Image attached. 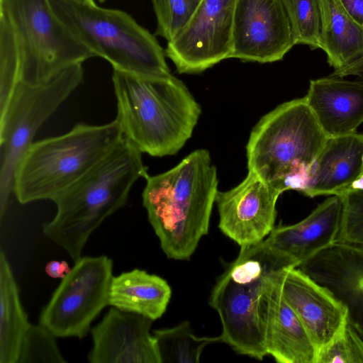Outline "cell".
<instances>
[{
  "label": "cell",
  "mask_w": 363,
  "mask_h": 363,
  "mask_svg": "<svg viewBox=\"0 0 363 363\" xmlns=\"http://www.w3.org/2000/svg\"><path fill=\"white\" fill-rule=\"evenodd\" d=\"M294 45L284 0H235L230 58L274 62Z\"/></svg>",
  "instance_id": "7c38bea8"
},
{
  "label": "cell",
  "mask_w": 363,
  "mask_h": 363,
  "mask_svg": "<svg viewBox=\"0 0 363 363\" xmlns=\"http://www.w3.org/2000/svg\"><path fill=\"white\" fill-rule=\"evenodd\" d=\"M140 152L124 137L90 172L53 201L57 212L43 233L74 261L91 234L123 207L135 182L147 176Z\"/></svg>",
  "instance_id": "3957f363"
},
{
  "label": "cell",
  "mask_w": 363,
  "mask_h": 363,
  "mask_svg": "<svg viewBox=\"0 0 363 363\" xmlns=\"http://www.w3.org/2000/svg\"><path fill=\"white\" fill-rule=\"evenodd\" d=\"M342 208V198L331 195L302 220L274 228L264 240L293 259L298 267L335 242Z\"/></svg>",
  "instance_id": "ffe728a7"
},
{
  "label": "cell",
  "mask_w": 363,
  "mask_h": 363,
  "mask_svg": "<svg viewBox=\"0 0 363 363\" xmlns=\"http://www.w3.org/2000/svg\"><path fill=\"white\" fill-rule=\"evenodd\" d=\"M20 82V58L16 38L6 18L0 13V109Z\"/></svg>",
  "instance_id": "484cf974"
},
{
  "label": "cell",
  "mask_w": 363,
  "mask_h": 363,
  "mask_svg": "<svg viewBox=\"0 0 363 363\" xmlns=\"http://www.w3.org/2000/svg\"><path fill=\"white\" fill-rule=\"evenodd\" d=\"M298 268L342 303L348 322L363 337V249L335 242Z\"/></svg>",
  "instance_id": "2e32d148"
},
{
  "label": "cell",
  "mask_w": 363,
  "mask_h": 363,
  "mask_svg": "<svg viewBox=\"0 0 363 363\" xmlns=\"http://www.w3.org/2000/svg\"><path fill=\"white\" fill-rule=\"evenodd\" d=\"M279 279L285 300L300 319L318 351L347 321L345 306L329 289L298 267L281 269Z\"/></svg>",
  "instance_id": "9a60e30c"
},
{
  "label": "cell",
  "mask_w": 363,
  "mask_h": 363,
  "mask_svg": "<svg viewBox=\"0 0 363 363\" xmlns=\"http://www.w3.org/2000/svg\"><path fill=\"white\" fill-rule=\"evenodd\" d=\"M328 138L357 132L363 123V82L336 77L311 80L304 96Z\"/></svg>",
  "instance_id": "d6986e66"
},
{
  "label": "cell",
  "mask_w": 363,
  "mask_h": 363,
  "mask_svg": "<svg viewBox=\"0 0 363 363\" xmlns=\"http://www.w3.org/2000/svg\"><path fill=\"white\" fill-rule=\"evenodd\" d=\"M116 120L142 153L175 155L191 137L201 108L174 76L145 77L113 69Z\"/></svg>",
  "instance_id": "7a4b0ae2"
},
{
  "label": "cell",
  "mask_w": 363,
  "mask_h": 363,
  "mask_svg": "<svg viewBox=\"0 0 363 363\" xmlns=\"http://www.w3.org/2000/svg\"><path fill=\"white\" fill-rule=\"evenodd\" d=\"M330 76L340 78L356 76L363 82V56L348 66L340 70L334 71Z\"/></svg>",
  "instance_id": "4dcf8cb0"
},
{
  "label": "cell",
  "mask_w": 363,
  "mask_h": 363,
  "mask_svg": "<svg viewBox=\"0 0 363 363\" xmlns=\"http://www.w3.org/2000/svg\"><path fill=\"white\" fill-rule=\"evenodd\" d=\"M100 2H104L106 0H99Z\"/></svg>",
  "instance_id": "836d02e7"
},
{
  "label": "cell",
  "mask_w": 363,
  "mask_h": 363,
  "mask_svg": "<svg viewBox=\"0 0 363 363\" xmlns=\"http://www.w3.org/2000/svg\"><path fill=\"white\" fill-rule=\"evenodd\" d=\"M66 261L52 260L45 267V272L52 278L63 279L71 270Z\"/></svg>",
  "instance_id": "d6a6232c"
},
{
  "label": "cell",
  "mask_w": 363,
  "mask_h": 363,
  "mask_svg": "<svg viewBox=\"0 0 363 363\" xmlns=\"http://www.w3.org/2000/svg\"><path fill=\"white\" fill-rule=\"evenodd\" d=\"M13 32L20 82H48L64 69L96 57L57 16L48 0H0Z\"/></svg>",
  "instance_id": "ba28073f"
},
{
  "label": "cell",
  "mask_w": 363,
  "mask_h": 363,
  "mask_svg": "<svg viewBox=\"0 0 363 363\" xmlns=\"http://www.w3.org/2000/svg\"><path fill=\"white\" fill-rule=\"evenodd\" d=\"M315 363H363V337L347 320L317 351Z\"/></svg>",
  "instance_id": "4316f807"
},
{
  "label": "cell",
  "mask_w": 363,
  "mask_h": 363,
  "mask_svg": "<svg viewBox=\"0 0 363 363\" xmlns=\"http://www.w3.org/2000/svg\"><path fill=\"white\" fill-rule=\"evenodd\" d=\"M281 194L248 171L238 186L218 191L219 229L240 247L262 242L275 228L276 204Z\"/></svg>",
  "instance_id": "4fadbf2b"
},
{
  "label": "cell",
  "mask_w": 363,
  "mask_h": 363,
  "mask_svg": "<svg viewBox=\"0 0 363 363\" xmlns=\"http://www.w3.org/2000/svg\"><path fill=\"white\" fill-rule=\"evenodd\" d=\"M235 0H201L165 55L182 74L200 73L230 58Z\"/></svg>",
  "instance_id": "8fae6325"
},
{
  "label": "cell",
  "mask_w": 363,
  "mask_h": 363,
  "mask_svg": "<svg viewBox=\"0 0 363 363\" xmlns=\"http://www.w3.org/2000/svg\"><path fill=\"white\" fill-rule=\"evenodd\" d=\"M297 267L264 240L240 247L238 257L219 277L209 298V305L221 321L223 342L237 353L258 360L268 354L262 310L266 283L273 272Z\"/></svg>",
  "instance_id": "5b68a950"
},
{
  "label": "cell",
  "mask_w": 363,
  "mask_h": 363,
  "mask_svg": "<svg viewBox=\"0 0 363 363\" xmlns=\"http://www.w3.org/2000/svg\"><path fill=\"white\" fill-rule=\"evenodd\" d=\"M118 122L79 123L69 132L33 142L16 172L13 194L21 204L54 201L98 163L123 139Z\"/></svg>",
  "instance_id": "8992f818"
},
{
  "label": "cell",
  "mask_w": 363,
  "mask_h": 363,
  "mask_svg": "<svg viewBox=\"0 0 363 363\" xmlns=\"http://www.w3.org/2000/svg\"><path fill=\"white\" fill-rule=\"evenodd\" d=\"M82 64L74 65L47 82H19L0 109V216L13 193L14 178L24 154L40 127L82 83Z\"/></svg>",
  "instance_id": "9c48e42d"
},
{
  "label": "cell",
  "mask_w": 363,
  "mask_h": 363,
  "mask_svg": "<svg viewBox=\"0 0 363 363\" xmlns=\"http://www.w3.org/2000/svg\"><path fill=\"white\" fill-rule=\"evenodd\" d=\"M57 337L39 323L30 325L20 350L18 363H65L55 340Z\"/></svg>",
  "instance_id": "83f0119b"
},
{
  "label": "cell",
  "mask_w": 363,
  "mask_h": 363,
  "mask_svg": "<svg viewBox=\"0 0 363 363\" xmlns=\"http://www.w3.org/2000/svg\"><path fill=\"white\" fill-rule=\"evenodd\" d=\"M153 320L112 307L91 328V363H162L154 335Z\"/></svg>",
  "instance_id": "5bb4252c"
},
{
  "label": "cell",
  "mask_w": 363,
  "mask_h": 363,
  "mask_svg": "<svg viewBox=\"0 0 363 363\" xmlns=\"http://www.w3.org/2000/svg\"><path fill=\"white\" fill-rule=\"evenodd\" d=\"M113 277V262L108 257H81L42 310L40 323L57 337L83 338L108 305Z\"/></svg>",
  "instance_id": "30bf717a"
},
{
  "label": "cell",
  "mask_w": 363,
  "mask_h": 363,
  "mask_svg": "<svg viewBox=\"0 0 363 363\" xmlns=\"http://www.w3.org/2000/svg\"><path fill=\"white\" fill-rule=\"evenodd\" d=\"M281 269L269 277L262 298L267 354L279 363H315L316 347L281 291Z\"/></svg>",
  "instance_id": "e0dca14e"
},
{
  "label": "cell",
  "mask_w": 363,
  "mask_h": 363,
  "mask_svg": "<svg viewBox=\"0 0 363 363\" xmlns=\"http://www.w3.org/2000/svg\"><path fill=\"white\" fill-rule=\"evenodd\" d=\"M57 16L113 69L145 77L171 74L155 36L129 13L94 0H48Z\"/></svg>",
  "instance_id": "52a82bcc"
},
{
  "label": "cell",
  "mask_w": 363,
  "mask_h": 363,
  "mask_svg": "<svg viewBox=\"0 0 363 363\" xmlns=\"http://www.w3.org/2000/svg\"><path fill=\"white\" fill-rule=\"evenodd\" d=\"M171 296V287L163 278L135 269L113 277L108 305L154 321L164 313Z\"/></svg>",
  "instance_id": "44dd1931"
},
{
  "label": "cell",
  "mask_w": 363,
  "mask_h": 363,
  "mask_svg": "<svg viewBox=\"0 0 363 363\" xmlns=\"http://www.w3.org/2000/svg\"><path fill=\"white\" fill-rule=\"evenodd\" d=\"M162 363H198L206 347L222 342L221 337H199L189 322L184 320L173 328L153 331Z\"/></svg>",
  "instance_id": "cb8c5ba5"
},
{
  "label": "cell",
  "mask_w": 363,
  "mask_h": 363,
  "mask_svg": "<svg viewBox=\"0 0 363 363\" xmlns=\"http://www.w3.org/2000/svg\"><path fill=\"white\" fill-rule=\"evenodd\" d=\"M145 179L143 204L162 251L169 259H189L208 233L218 191L209 152L194 150L169 170Z\"/></svg>",
  "instance_id": "6da1fadb"
},
{
  "label": "cell",
  "mask_w": 363,
  "mask_h": 363,
  "mask_svg": "<svg viewBox=\"0 0 363 363\" xmlns=\"http://www.w3.org/2000/svg\"><path fill=\"white\" fill-rule=\"evenodd\" d=\"M342 208L335 242L363 249V189H354L340 196Z\"/></svg>",
  "instance_id": "f546056e"
},
{
  "label": "cell",
  "mask_w": 363,
  "mask_h": 363,
  "mask_svg": "<svg viewBox=\"0 0 363 363\" xmlns=\"http://www.w3.org/2000/svg\"><path fill=\"white\" fill-rule=\"evenodd\" d=\"M359 188L363 189V134L328 138L301 193L340 196Z\"/></svg>",
  "instance_id": "ac0fdd59"
},
{
  "label": "cell",
  "mask_w": 363,
  "mask_h": 363,
  "mask_svg": "<svg viewBox=\"0 0 363 363\" xmlns=\"http://www.w3.org/2000/svg\"><path fill=\"white\" fill-rule=\"evenodd\" d=\"M294 45L320 49V11L318 0H284Z\"/></svg>",
  "instance_id": "d4e9b609"
},
{
  "label": "cell",
  "mask_w": 363,
  "mask_h": 363,
  "mask_svg": "<svg viewBox=\"0 0 363 363\" xmlns=\"http://www.w3.org/2000/svg\"><path fill=\"white\" fill-rule=\"evenodd\" d=\"M328 139L304 97L283 103L252 129L248 171L282 193L301 192Z\"/></svg>",
  "instance_id": "277c9868"
},
{
  "label": "cell",
  "mask_w": 363,
  "mask_h": 363,
  "mask_svg": "<svg viewBox=\"0 0 363 363\" xmlns=\"http://www.w3.org/2000/svg\"><path fill=\"white\" fill-rule=\"evenodd\" d=\"M9 260L0 252V363H18L23 337L30 326Z\"/></svg>",
  "instance_id": "603a6c76"
},
{
  "label": "cell",
  "mask_w": 363,
  "mask_h": 363,
  "mask_svg": "<svg viewBox=\"0 0 363 363\" xmlns=\"http://www.w3.org/2000/svg\"><path fill=\"white\" fill-rule=\"evenodd\" d=\"M157 20L155 34L169 41L185 26L201 0H151Z\"/></svg>",
  "instance_id": "f1b7e54d"
},
{
  "label": "cell",
  "mask_w": 363,
  "mask_h": 363,
  "mask_svg": "<svg viewBox=\"0 0 363 363\" xmlns=\"http://www.w3.org/2000/svg\"><path fill=\"white\" fill-rule=\"evenodd\" d=\"M320 49L335 71L363 56V27L346 11L340 0H318Z\"/></svg>",
  "instance_id": "7402d4cb"
},
{
  "label": "cell",
  "mask_w": 363,
  "mask_h": 363,
  "mask_svg": "<svg viewBox=\"0 0 363 363\" xmlns=\"http://www.w3.org/2000/svg\"><path fill=\"white\" fill-rule=\"evenodd\" d=\"M349 15L363 27V0H340Z\"/></svg>",
  "instance_id": "1f68e13d"
}]
</instances>
